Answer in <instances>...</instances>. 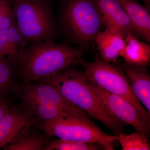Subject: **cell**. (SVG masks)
<instances>
[{
    "mask_svg": "<svg viewBox=\"0 0 150 150\" xmlns=\"http://www.w3.org/2000/svg\"><path fill=\"white\" fill-rule=\"evenodd\" d=\"M84 51L80 47L59 44L54 40L31 43L16 64L17 74L24 83L41 80L76 64Z\"/></svg>",
    "mask_w": 150,
    "mask_h": 150,
    "instance_id": "6da1fadb",
    "label": "cell"
},
{
    "mask_svg": "<svg viewBox=\"0 0 150 150\" xmlns=\"http://www.w3.org/2000/svg\"><path fill=\"white\" fill-rule=\"evenodd\" d=\"M41 80L53 86L69 102L100 121L113 135L118 136L123 133L125 124L108 111L91 88L83 72L70 66Z\"/></svg>",
    "mask_w": 150,
    "mask_h": 150,
    "instance_id": "7a4b0ae2",
    "label": "cell"
},
{
    "mask_svg": "<svg viewBox=\"0 0 150 150\" xmlns=\"http://www.w3.org/2000/svg\"><path fill=\"white\" fill-rule=\"evenodd\" d=\"M12 11L26 45L54 40L56 23L49 0H14Z\"/></svg>",
    "mask_w": 150,
    "mask_h": 150,
    "instance_id": "3957f363",
    "label": "cell"
},
{
    "mask_svg": "<svg viewBox=\"0 0 150 150\" xmlns=\"http://www.w3.org/2000/svg\"><path fill=\"white\" fill-rule=\"evenodd\" d=\"M61 22L67 36L83 48L95 40L105 25L94 0H67Z\"/></svg>",
    "mask_w": 150,
    "mask_h": 150,
    "instance_id": "277c9868",
    "label": "cell"
},
{
    "mask_svg": "<svg viewBox=\"0 0 150 150\" xmlns=\"http://www.w3.org/2000/svg\"><path fill=\"white\" fill-rule=\"evenodd\" d=\"M39 129L49 137L61 139L101 145L105 150H114L118 136L108 134L89 119L62 115L40 123Z\"/></svg>",
    "mask_w": 150,
    "mask_h": 150,
    "instance_id": "5b68a950",
    "label": "cell"
},
{
    "mask_svg": "<svg viewBox=\"0 0 150 150\" xmlns=\"http://www.w3.org/2000/svg\"><path fill=\"white\" fill-rule=\"evenodd\" d=\"M76 64L83 67V75L87 80L96 84L110 93L126 99L137 108L143 118L150 121V113L142 105L133 92L125 73L120 67L96 59L87 62L80 58Z\"/></svg>",
    "mask_w": 150,
    "mask_h": 150,
    "instance_id": "8992f818",
    "label": "cell"
},
{
    "mask_svg": "<svg viewBox=\"0 0 150 150\" xmlns=\"http://www.w3.org/2000/svg\"><path fill=\"white\" fill-rule=\"evenodd\" d=\"M88 81L93 91L113 117L121 123L132 126L136 132L149 139L150 121L143 118L131 103L119 96L106 91L96 84Z\"/></svg>",
    "mask_w": 150,
    "mask_h": 150,
    "instance_id": "52a82bcc",
    "label": "cell"
},
{
    "mask_svg": "<svg viewBox=\"0 0 150 150\" xmlns=\"http://www.w3.org/2000/svg\"><path fill=\"white\" fill-rule=\"evenodd\" d=\"M16 93L19 98L32 100L59 108L69 116L90 119L91 116L69 102L54 87L42 80L18 86Z\"/></svg>",
    "mask_w": 150,
    "mask_h": 150,
    "instance_id": "ba28073f",
    "label": "cell"
},
{
    "mask_svg": "<svg viewBox=\"0 0 150 150\" xmlns=\"http://www.w3.org/2000/svg\"><path fill=\"white\" fill-rule=\"evenodd\" d=\"M34 123L30 112L21 107L11 105L0 120V149L28 131Z\"/></svg>",
    "mask_w": 150,
    "mask_h": 150,
    "instance_id": "9c48e42d",
    "label": "cell"
},
{
    "mask_svg": "<svg viewBox=\"0 0 150 150\" xmlns=\"http://www.w3.org/2000/svg\"><path fill=\"white\" fill-rule=\"evenodd\" d=\"M106 27L115 30L124 38L135 33L126 12L117 0H94Z\"/></svg>",
    "mask_w": 150,
    "mask_h": 150,
    "instance_id": "30bf717a",
    "label": "cell"
},
{
    "mask_svg": "<svg viewBox=\"0 0 150 150\" xmlns=\"http://www.w3.org/2000/svg\"><path fill=\"white\" fill-rule=\"evenodd\" d=\"M120 67L133 92L150 113V76L147 66L131 64L123 61L120 63Z\"/></svg>",
    "mask_w": 150,
    "mask_h": 150,
    "instance_id": "8fae6325",
    "label": "cell"
},
{
    "mask_svg": "<svg viewBox=\"0 0 150 150\" xmlns=\"http://www.w3.org/2000/svg\"><path fill=\"white\" fill-rule=\"evenodd\" d=\"M95 41L102 60L109 63L116 62L126 44L120 32L108 27L100 33Z\"/></svg>",
    "mask_w": 150,
    "mask_h": 150,
    "instance_id": "7c38bea8",
    "label": "cell"
},
{
    "mask_svg": "<svg viewBox=\"0 0 150 150\" xmlns=\"http://www.w3.org/2000/svg\"><path fill=\"white\" fill-rule=\"evenodd\" d=\"M126 12L136 34L150 41L149 11L136 0H117Z\"/></svg>",
    "mask_w": 150,
    "mask_h": 150,
    "instance_id": "4fadbf2b",
    "label": "cell"
},
{
    "mask_svg": "<svg viewBox=\"0 0 150 150\" xmlns=\"http://www.w3.org/2000/svg\"><path fill=\"white\" fill-rule=\"evenodd\" d=\"M125 44L120 56L131 64L147 66L150 61V46L140 41L133 33H129L124 38Z\"/></svg>",
    "mask_w": 150,
    "mask_h": 150,
    "instance_id": "5bb4252c",
    "label": "cell"
},
{
    "mask_svg": "<svg viewBox=\"0 0 150 150\" xmlns=\"http://www.w3.org/2000/svg\"><path fill=\"white\" fill-rule=\"evenodd\" d=\"M20 99L21 107L31 113L35 123L39 121L40 123L62 115L69 116L57 106L43 104L32 100Z\"/></svg>",
    "mask_w": 150,
    "mask_h": 150,
    "instance_id": "9a60e30c",
    "label": "cell"
},
{
    "mask_svg": "<svg viewBox=\"0 0 150 150\" xmlns=\"http://www.w3.org/2000/svg\"><path fill=\"white\" fill-rule=\"evenodd\" d=\"M16 65L7 59H0V95L8 96L16 92L18 86L15 82Z\"/></svg>",
    "mask_w": 150,
    "mask_h": 150,
    "instance_id": "2e32d148",
    "label": "cell"
},
{
    "mask_svg": "<svg viewBox=\"0 0 150 150\" xmlns=\"http://www.w3.org/2000/svg\"><path fill=\"white\" fill-rule=\"evenodd\" d=\"M28 131L20 134L13 142L4 148V150H44L46 143L42 137Z\"/></svg>",
    "mask_w": 150,
    "mask_h": 150,
    "instance_id": "e0dca14e",
    "label": "cell"
},
{
    "mask_svg": "<svg viewBox=\"0 0 150 150\" xmlns=\"http://www.w3.org/2000/svg\"><path fill=\"white\" fill-rule=\"evenodd\" d=\"M8 60L16 65L27 46L15 21L8 29Z\"/></svg>",
    "mask_w": 150,
    "mask_h": 150,
    "instance_id": "ac0fdd59",
    "label": "cell"
},
{
    "mask_svg": "<svg viewBox=\"0 0 150 150\" xmlns=\"http://www.w3.org/2000/svg\"><path fill=\"white\" fill-rule=\"evenodd\" d=\"M104 150L99 144L61 139H54L46 143L45 150Z\"/></svg>",
    "mask_w": 150,
    "mask_h": 150,
    "instance_id": "d6986e66",
    "label": "cell"
},
{
    "mask_svg": "<svg viewBox=\"0 0 150 150\" xmlns=\"http://www.w3.org/2000/svg\"><path fill=\"white\" fill-rule=\"evenodd\" d=\"M118 142L122 150H150L148 139L143 134L136 132L129 134L121 133Z\"/></svg>",
    "mask_w": 150,
    "mask_h": 150,
    "instance_id": "ffe728a7",
    "label": "cell"
},
{
    "mask_svg": "<svg viewBox=\"0 0 150 150\" xmlns=\"http://www.w3.org/2000/svg\"><path fill=\"white\" fill-rule=\"evenodd\" d=\"M15 21L12 8L10 0L6 2L3 7L0 17V30L8 29Z\"/></svg>",
    "mask_w": 150,
    "mask_h": 150,
    "instance_id": "44dd1931",
    "label": "cell"
},
{
    "mask_svg": "<svg viewBox=\"0 0 150 150\" xmlns=\"http://www.w3.org/2000/svg\"><path fill=\"white\" fill-rule=\"evenodd\" d=\"M8 29L0 30V59L8 60Z\"/></svg>",
    "mask_w": 150,
    "mask_h": 150,
    "instance_id": "7402d4cb",
    "label": "cell"
},
{
    "mask_svg": "<svg viewBox=\"0 0 150 150\" xmlns=\"http://www.w3.org/2000/svg\"><path fill=\"white\" fill-rule=\"evenodd\" d=\"M8 97L0 95V120L11 106L9 101Z\"/></svg>",
    "mask_w": 150,
    "mask_h": 150,
    "instance_id": "603a6c76",
    "label": "cell"
},
{
    "mask_svg": "<svg viewBox=\"0 0 150 150\" xmlns=\"http://www.w3.org/2000/svg\"><path fill=\"white\" fill-rule=\"evenodd\" d=\"M8 0H0V17H1V13L2 11L3 7Z\"/></svg>",
    "mask_w": 150,
    "mask_h": 150,
    "instance_id": "cb8c5ba5",
    "label": "cell"
},
{
    "mask_svg": "<svg viewBox=\"0 0 150 150\" xmlns=\"http://www.w3.org/2000/svg\"><path fill=\"white\" fill-rule=\"evenodd\" d=\"M144 3L145 7L148 11H150V0H142Z\"/></svg>",
    "mask_w": 150,
    "mask_h": 150,
    "instance_id": "d4e9b609",
    "label": "cell"
}]
</instances>
